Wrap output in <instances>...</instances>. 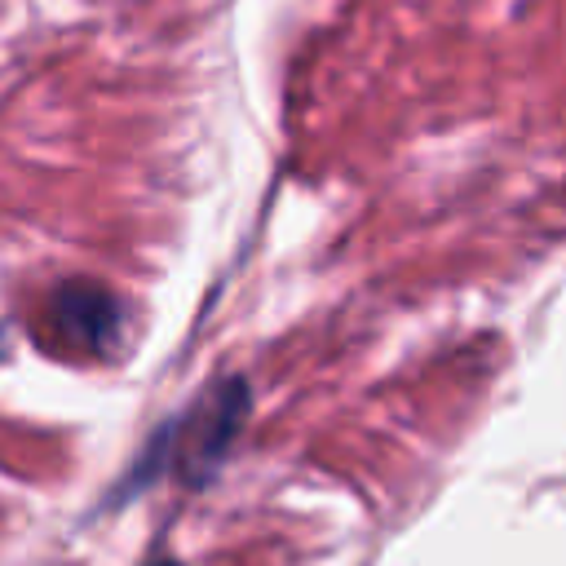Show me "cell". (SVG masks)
Instances as JSON below:
<instances>
[{
  "instance_id": "cell-4",
  "label": "cell",
  "mask_w": 566,
  "mask_h": 566,
  "mask_svg": "<svg viewBox=\"0 0 566 566\" xmlns=\"http://www.w3.org/2000/svg\"><path fill=\"white\" fill-rule=\"evenodd\" d=\"M0 354H4V340H0Z\"/></svg>"
},
{
  "instance_id": "cell-3",
  "label": "cell",
  "mask_w": 566,
  "mask_h": 566,
  "mask_svg": "<svg viewBox=\"0 0 566 566\" xmlns=\"http://www.w3.org/2000/svg\"><path fill=\"white\" fill-rule=\"evenodd\" d=\"M155 566H181V562H155Z\"/></svg>"
},
{
  "instance_id": "cell-2",
  "label": "cell",
  "mask_w": 566,
  "mask_h": 566,
  "mask_svg": "<svg viewBox=\"0 0 566 566\" xmlns=\"http://www.w3.org/2000/svg\"><path fill=\"white\" fill-rule=\"evenodd\" d=\"M243 411H248V389H243V380L217 385V389L190 411V420H186V429H181V447H177V451H181V473H186L190 482H203V478L221 464L230 438H234L239 424H243Z\"/></svg>"
},
{
  "instance_id": "cell-1",
  "label": "cell",
  "mask_w": 566,
  "mask_h": 566,
  "mask_svg": "<svg viewBox=\"0 0 566 566\" xmlns=\"http://www.w3.org/2000/svg\"><path fill=\"white\" fill-rule=\"evenodd\" d=\"M49 327L71 349L111 354L124 336V310L106 287L75 279V283H62L49 296Z\"/></svg>"
}]
</instances>
